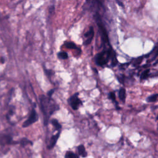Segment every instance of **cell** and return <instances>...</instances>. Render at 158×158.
<instances>
[{"mask_svg":"<svg viewBox=\"0 0 158 158\" xmlns=\"http://www.w3.org/2000/svg\"><path fill=\"white\" fill-rule=\"evenodd\" d=\"M53 91H54V90H51L50 92H49V93H48V95H49V97H51V95H52V93H53V92H54Z\"/></svg>","mask_w":158,"mask_h":158,"instance_id":"ac0fdd59","label":"cell"},{"mask_svg":"<svg viewBox=\"0 0 158 158\" xmlns=\"http://www.w3.org/2000/svg\"><path fill=\"white\" fill-rule=\"evenodd\" d=\"M65 46L67 48L72 49V50H77V46L75 45L73 42H67L65 43Z\"/></svg>","mask_w":158,"mask_h":158,"instance_id":"9c48e42d","label":"cell"},{"mask_svg":"<svg viewBox=\"0 0 158 158\" xmlns=\"http://www.w3.org/2000/svg\"><path fill=\"white\" fill-rule=\"evenodd\" d=\"M57 56L61 59H66L68 58V55L66 52H60L57 54Z\"/></svg>","mask_w":158,"mask_h":158,"instance_id":"7c38bea8","label":"cell"},{"mask_svg":"<svg viewBox=\"0 0 158 158\" xmlns=\"http://www.w3.org/2000/svg\"><path fill=\"white\" fill-rule=\"evenodd\" d=\"M77 150L80 156H81L83 157H87V152L85 151V148L83 145H80L77 147Z\"/></svg>","mask_w":158,"mask_h":158,"instance_id":"8992f818","label":"cell"},{"mask_svg":"<svg viewBox=\"0 0 158 158\" xmlns=\"http://www.w3.org/2000/svg\"><path fill=\"white\" fill-rule=\"evenodd\" d=\"M157 97H158V95L157 94L152 95L150 96V97H148L146 98V101L148 102H154V101H155L157 99Z\"/></svg>","mask_w":158,"mask_h":158,"instance_id":"4fadbf2b","label":"cell"},{"mask_svg":"<svg viewBox=\"0 0 158 158\" xmlns=\"http://www.w3.org/2000/svg\"><path fill=\"white\" fill-rule=\"evenodd\" d=\"M65 158H79V157L77 155L75 154L73 152L68 151L66 154Z\"/></svg>","mask_w":158,"mask_h":158,"instance_id":"8fae6325","label":"cell"},{"mask_svg":"<svg viewBox=\"0 0 158 158\" xmlns=\"http://www.w3.org/2000/svg\"><path fill=\"white\" fill-rule=\"evenodd\" d=\"M119 98L122 101L124 102L126 98V92L125 88H121L119 90Z\"/></svg>","mask_w":158,"mask_h":158,"instance_id":"ba28073f","label":"cell"},{"mask_svg":"<svg viewBox=\"0 0 158 158\" xmlns=\"http://www.w3.org/2000/svg\"><path fill=\"white\" fill-rule=\"evenodd\" d=\"M54 10H55V7L52 6H51L50 8V12L51 14L54 12Z\"/></svg>","mask_w":158,"mask_h":158,"instance_id":"e0dca14e","label":"cell"},{"mask_svg":"<svg viewBox=\"0 0 158 158\" xmlns=\"http://www.w3.org/2000/svg\"><path fill=\"white\" fill-rule=\"evenodd\" d=\"M78 95L79 93H75V95L72 96L69 100V103L70 106L74 110L78 109L79 106L82 104L81 100L79 98Z\"/></svg>","mask_w":158,"mask_h":158,"instance_id":"7a4b0ae2","label":"cell"},{"mask_svg":"<svg viewBox=\"0 0 158 158\" xmlns=\"http://www.w3.org/2000/svg\"><path fill=\"white\" fill-rule=\"evenodd\" d=\"M109 99H111L112 100V101H113L114 102L116 101V95H115L114 93H113V92L109 93Z\"/></svg>","mask_w":158,"mask_h":158,"instance_id":"9a60e30c","label":"cell"},{"mask_svg":"<svg viewBox=\"0 0 158 158\" xmlns=\"http://www.w3.org/2000/svg\"><path fill=\"white\" fill-rule=\"evenodd\" d=\"M51 123H52V125H53V126L55 127V128L57 130L61 131V124L58 122V121H57V120H56V119H53V120L52 121Z\"/></svg>","mask_w":158,"mask_h":158,"instance_id":"30bf717a","label":"cell"},{"mask_svg":"<svg viewBox=\"0 0 158 158\" xmlns=\"http://www.w3.org/2000/svg\"><path fill=\"white\" fill-rule=\"evenodd\" d=\"M11 141V138L9 136H4L0 138V143L1 145H7Z\"/></svg>","mask_w":158,"mask_h":158,"instance_id":"52a82bcc","label":"cell"},{"mask_svg":"<svg viewBox=\"0 0 158 158\" xmlns=\"http://www.w3.org/2000/svg\"><path fill=\"white\" fill-rule=\"evenodd\" d=\"M30 141L29 140H26V139H24L23 140H22L21 141V144L22 145H26L27 144V143H30Z\"/></svg>","mask_w":158,"mask_h":158,"instance_id":"2e32d148","label":"cell"},{"mask_svg":"<svg viewBox=\"0 0 158 158\" xmlns=\"http://www.w3.org/2000/svg\"><path fill=\"white\" fill-rule=\"evenodd\" d=\"M94 28L92 26L90 27L89 30L85 33V41H84V45H88L91 43V42H92L93 38L94 37Z\"/></svg>","mask_w":158,"mask_h":158,"instance_id":"277c9868","label":"cell"},{"mask_svg":"<svg viewBox=\"0 0 158 158\" xmlns=\"http://www.w3.org/2000/svg\"><path fill=\"white\" fill-rule=\"evenodd\" d=\"M37 120H38V115L35 110L33 109L30 114L29 117H28V118L27 119V120L23 123V127H27L28 126H30L32 124L35 122Z\"/></svg>","mask_w":158,"mask_h":158,"instance_id":"3957f363","label":"cell"},{"mask_svg":"<svg viewBox=\"0 0 158 158\" xmlns=\"http://www.w3.org/2000/svg\"><path fill=\"white\" fill-rule=\"evenodd\" d=\"M149 72H150V70L149 69L145 70L141 75V79L143 80V79H146L147 77L148 76V74H149Z\"/></svg>","mask_w":158,"mask_h":158,"instance_id":"5bb4252c","label":"cell"},{"mask_svg":"<svg viewBox=\"0 0 158 158\" xmlns=\"http://www.w3.org/2000/svg\"><path fill=\"white\" fill-rule=\"evenodd\" d=\"M117 1H118V0H117Z\"/></svg>","mask_w":158,"mask_h":158,"instance_id":"ffe728a7","label":"cell"},{"mask_svg":"<svg viewBox=\"0 0 158 158\" xmlns=\"http://www.w3.org/2000/svg\"><path fill=\"white\" fill-rule=\"evenodd\" d=\"M59 135H60V132L56 133L55 135L52 137V138H51V141H50L49 147H48L50 149H51V148H52L55 146V145L56 144V142L59 137Z\"/></svg>","mask_w":158,"mask_h":158,"instance_id":"5b68a950","label":"cell"},{"mask_svg":"<svg viewBox=\"0 0 158 158\" xmlns=\"http://www.w3.org/2000/svg\"><path fill=\"white\" fill-rule=\"evenodd\" d=\"M157 119H158V116H157Z\"/></svg>","mask_w":158,"mask_h":158,"instance_id":"d6986e66","label":"cell"},{"mask_svg":"<svg viewBox=\"0 0 158 158\" xmlns=\"http://www.w3.org/2000/svg\"><path fill=\"white\" fill-rule=\"evenodd\" d=\"M111 56L112 53L111 50H105L99 52L96 56V63L99 66L106 65L111 57Z\"/></svg>","mask_w":158,"mask_h":158,"instance_id":"6da1fadb","label":"cell"}]
</instances>
